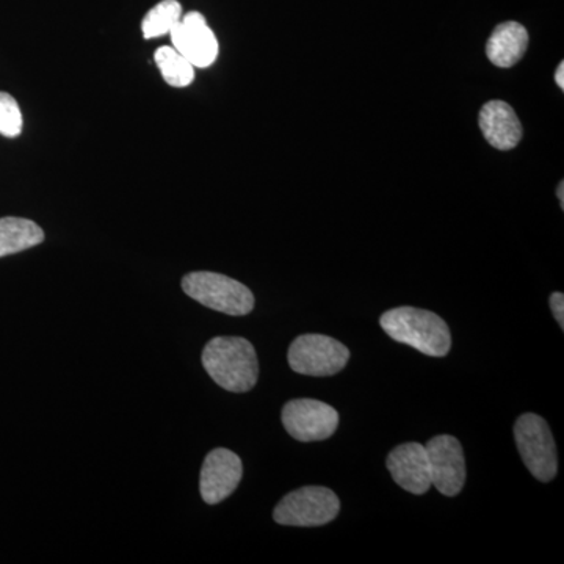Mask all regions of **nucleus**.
<instances>
[{"label":"nucleus","instance_id":"f257e3e1","mask_svg":"<svg viewBox=\"0 0 564 564\" xmlns=\"http://www.w3.org/2000/svg\"><path fill=\"white\" fill-rule=\"evenodd\" d=\"M202 361L212 380L226 391L243 393L258 383V355L245 337H214L204 347Z\"/></svg>","mask_w":564,"mask_h":564},{"label":"nucleus","instance_id":"f03ea898","mask_svg":"<svg viewBox=\"0 0 564 564\" xmlns=\"http://www.w3.org/2000/svg\"><path fill=\"white\" fill-rule=\"evenodd\" d=\"M381 328L395 343L410 345L432 358H444L452 347L447 323L432 311L403 306L381 315Z\"/></svg>","mask_w":564,"mask_h":564},{"label":"nucleus","instance_id":"7ed1b4c3","mask_svg":"<svg viewBox=\"0 0 564 564\" xmlns=\"http://www.w3.org/2000/svg\"><path fill=\"white\" fill-rule=\"evenodd\" d=\"M182 291L204 307L232 317L254 310V295L242 282L214 272H193L182 278Z\"/></svg>","mask_w":564,"mask_h":564},{"label":"nucleus","instance_id":"20e7f679","mask_svg":"<svg viewBox=\"0 0 564 564\" xmlns=\"http://www.w3.org/2000/svg\"><path fill=\"white\" fill-rule=\"evenodd\" d=\"M514 440L527 469L536 480L549 484L558 470V455L547 422L538 414H524L516 421Z\"/></svg>","mask_w":564,"mask_h":564},{"label":"nucleus","instance_id":"39448f33","mask_svg":"<svg viewBox=\"0 0 564 564\" xmlns=\"http://www.w3.org/2000/svg\"><path fill=\"white\" fill-rule=\"evenodd\" d=\"M339 511V497L332 489L304 486L276 505L273 519L280 525L321 527L334 521Z\"/></svg>","mask_w":564,"mask_h":564},{"label":"nucleus","instance_id":"423d86ee","mask_svg":"<svg viewBox=\"0 0 564 564\" xmlns=\"http://www.w3.org/2000/svg\"><path fill=\"white\" fill-rule=\"evenodd\" d=\"M289 366L307 377H332L350 359V351L339 340L323 334H303L289 348Z\"/></svg>","mask_w":564,"mask_h":564},{"label":"nucleus","instance_id":"0eeeda50","mask_svg":"<svg viewBox=\"0 0 564 564\" xmlns=\"http://www.w3.org/2000/svg\"><path fill=\"white\" fill-rule=\"evenodd\" d=\"M281 419L285 432L300 443L328 440L339 426L337 411L313 399H296L285 403Z\"/></svg>","mask_w":564,"mask_h":564},{"label":"nucleus","instance_id":"6e6552de","mask_svg":"<svg viewBox=\"0 0 564 564\" xmlns=\"http://www.w3.org/2000/svg\"><path fill=\"white\" fill-rule=\"evenodd\" d=\"M425 451L432 485L444 496H458L466 484V459L459 441L451 434H441L426 443Z\"/></svg>","mask_w":564,"mask_h":564},{"label":"nucleus","instance_id":"1a4fd4ad","mask_svg":"<svg viewBox=\"0 0 564 564\" xmlns=\"http://www.w3.org/2000/svg\"><path fill=\"white\" fill-rule=\"evenodd\" d=\"M174 50L184 55L195 68H209L218 57V40L198 11L182 17L170 32Z\"/></svg>","mask_w":564,"mask_h":564},{"label":"nucleus","instance_id":"9d476101","mask_svg":"<svg viewBox=\"0 0 564 564\" xmlns=\"http://www.w3.org/2000/svg\"><path fill=\"white\" fill-rule=\"evenodd\" d=\"M243 464L228 448H215L204 459L199 491L204 502L217 505L228 499L242 481Z\"/></svg>","mask_w":564,"mask_h":564},{"label":"nucleus","instance_id":"9b49d317","mask_svg":"<svg viewBox=\"0 0 564 564\" xmlns=\"http://www.w3.org/2000/svg\"><path fill=\"white\" fill-rule=\"evenodd\" d=\"M393 481L404 491L422 496L432 486L429 455L425 445L408 443L393 448L386 462Z\"/></svg>","mask_w":564,"mask_h":564},{"label":"nucleus","instance_id":"f8f14e48","mask_svg":"<svg viewBox=\"0 0 564 564\" xmlns=\"http://www.w3.org/2000/svg\"><path fill=\"white\" fill-rule=\"evenodd\" d=\"M481 132L492 148L510 151L522 139V124L510 104L503 101L486 102L480 110Z\"/></svg>","mask_w":564,"mask_h":564},{"label":"nucleus","instance_id":"ddd939ff","mask_svg":"<svg viewBox=\"0 0 564 564\" xmlns=\"http://www.w3.org/2000/svg\"><path fill=\"white\" fill-rule=\"evenodd\" d=\"M529 47V32L519 22H503L494 29L486 44V55L499 68H513Z\"/></svg>","mask_w":564,"mask_h":564},{"label":"nucleus","instance_id":"4468645a","mask_svg":"<svg viewBox=\"0 0 564 564\" xmlns=\"http://www.w3.org/2000/svg\"><path fill=\"white\" fill-rule=\"evenodd\" d=\"M44 242V231L28 218H0V258L17 254Z\"/></svg>","mask_w":564,"mask_h":564},{"label":"nucleus","instance_id":"2eb2a0df","mask_svg":"<svg viewBox=\"0 0 564 564\" xmlns=\"http://www.w3.org/2000/svg\"><path fill=\"white\" fill-rule=\"evenodd\" d=\"M154 61L161 69L163 80L172 87H188L195 80V66L174 47H159Z\"/></svg>","mask_w":564,"mask_h":564},{"label":"nucleus","instance_id":"dca6fc26","mask_svg":"<svg viewBox=\"0 0 564 564\" xmlns=\"http://www.w3.org/2000/svg\"><path fill=\"white\" fill-rule=\"evenodd\" d=\"M182 6L177 0H162L161 3L148 11L143 22H141V32L144 40L159 39L172 32L174 25L182 20Z\"/></svg>","mask_w":564,"mask_h":564},{"label":"nucleus","instance_id":"f3484780","mask_svg":"<svg viewBox=\"0 0 564 564\" xmlns=\"http://www.w3.org/2000/svg\"><path fill=\"white\" fill-rule=\"evenodd\" d=\"M22 132V113L17 99L0 91V135L17 139Z\"/></svg>","mask_w":564,"mask_h":564},{"label":"nucleus","instance_id":"a211bd4d","mask_svg":"<svg viewBox=\"0 0 564 564\" xmlns=\"http://www.w3.org/2000/svg\"><path fill=\"white\" fill-rule=\"evenodd\" d=\"M551 310L554 313L555 321L564 328V296L562 292L552 293Z\"/></svg>","mask_w":564,"mask_h":564},{"label":"nucleus","instance_id":"6ab92c4d","mask_svg":"<svg viewBox=\"0 0 564 564\" xmlns=\"http://www.w3.org/2000/svg\"><path fill=\"white\" fill-rule=\"evenodd\" d=\"M555 82L562 90H564V63H560L558 68H556L555 73Z\"/></svg>","mask_w":564,"mask_h":564},{"label":"nucleus","instance_id":"aec40b11","mask_svg":"<svg viewBox=\"0 0 564 564\" xmlns=\"http://www.w3.org/2000/svg\"><path fill=\"white\" fill-rule=\"evenodd\" d=\"M563 187H564V182H560V185H558V191H556V196H558L560 198V204H562V209H564V191H563Z\"/></svg>","mask_w":564,"mask_h":564}]
</instances>
